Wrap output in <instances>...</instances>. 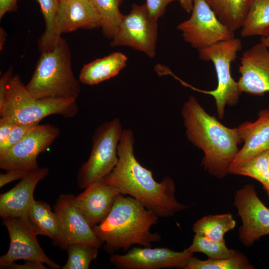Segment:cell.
<instances>
[{
  "instance_id": "obj_11",
  "label": "cell",
  "mask_w": 269,
  "mask_h": 269,
  "mask_svg": "<svg viewBox=\"0 0 269 269\" xmlns=\"http://www.w3.org/2000/svg\"><path fill=\"white\" fill-rule=\"evenodd\" d=\"M59 134V129L53 125H37L0 157V168L6 171H31L39 168L38 156L52 144Z\"/></svg>"
},
{
  "instance_id": "obj_18",
  "label": "cell",
  "mask_w": 269,
  "mask_h": 269,
  "mask_svg": "<svg viewBox=\"0 0 269 269\" xmlns=\"http://www.w3.org/2000/svg\"><path fill=\"white\" fill-rule=\"evenodd\" d=\"M48 173L49 169L46 167L31 170L12 189L1 194L0 216L2 218L27 216L35 200L33 193L35 187Z\"/></svg>"
},
{
  "instance_id": "obj_41",
  "label": "cell",
  "mask_w": 269,
  "mask_h": 269,
  "mask_svg": "<svg viewBox=\"0 0 269 269\" xmlns=\"http://www.w3.org/2000/svg\"><path fill=\"white\" fill-rule=\"evenodd\" d=\"M263 188L265 189H267V188H269V178L268 179L267 184L266 185H265L264 186H263Z\"/></svg>"
},
{
  "instance_id": "obj_29",
  "label": "cell",
  "mask_w": 269,
  "mask_h": 269,
  "mask_svg": "<svg viewBox=\"0 0 269 269\" xmlns=\"http://www.w3.org/2000/svg\"><path fill=\"white\" fill-rule=\"evenodd\" d=\"M188 252L202 253L208 259H225L235 256L238 251L228 249L225 242H218L195 234L191 245L185 249Z\"/></svg>"
},
{
  "instance_id": "obj_12",
  "label": "cell",
  "mask_w": 269,
  "mask_h": 269,
  "mask_svg": "<svg viewBox=\"0 0 269 269\" xmlns=\"http://www.w3.org/2000/svg\"><path fill=\"white\" fill-rule=\"evenodd\" d=\"M234 204L242 221L239 237L244 246L250 247L269 235V208L258 197L254 185L247 184L238 190Z\"/></svg>"
},
{
  "instance_id": "obj_20",
  "label": "cell",
  "mask_w": 269,
  "mask_h": 269,
  "mask_svg": "<svg viewBox=\"0 0 269 269\" xmlns=\"http://www.w3.org/2000/svg\"><path fill=\"white\" fill-rule=\"evenodd\" d=\"M128 58L121 52H114L83 66L79 80L88 85L98 84L117 76L124 68Z\"/></svg>"
},
{
  "instance_id": "obj_35",
  "label": "cell",
  "mask_w": 269,
  "mask_h": 269,
  "mask_svg": "<svg viewBox=\"0 0 269 269\" xmlns=\"http://www.w3.org/2000/svg\"><path fill=\"white\" fill-rule=\"evenodd\" d=\"M12 77V67L5 72L0 79V105L2 104L5 96L7 86Z\"/></svg>"
},
{
  "instance_id": "obj_32",
  "label": "cell",
  "mask_w": 269,
  "mask_h": 269,
  "mask_svg": "<svg viewBox=\"0 0 269 269\" xmlns=\"http://www.w3.org/2000/svg\"><path fill=\"white\" fill-rule=\"evenodd\" d=\"M174 0H146L145 3L152 19L157 22L164 14L167 5Z\"/></svg>"
},
{
  "instance_id": "obj_15",
  "label": "cell",
  "mask_w": 269,
  "mask_h": 269,
  "mask_svg": "<svg viewBox=\"0 0 269 269\" xmlns=\"http://www.w3.org/2000/svg\"><path fill=\"white\" fill-rule=\"evenodd\" d=\"M238 71L241 93L263 96L269 92V49L260 42L245 51Z\"/></svg>"
},
{
  "instance_id": "obj_5",
  "label": "cell",
  "mask_w": 269,
  "mask_h": 269,
  "mask_svg": "<svg viewBox=\"0 0 269 269\" xmlns=\"http://www.w3.org/2000/svg\"><path fill=\"white\" fill-rule=\"evenodd\" d=\"M78 112L76 100L37 99L29 94L18 75L12 76L0 105V117L16 125L39 124L45 117L58 115L66 118Z\"/></svg>"
},
{
  "instance_id": "obj_40",
  "label": "cell",
  "mask_w": 269,
  "mask_h": 269,
  "mask_svg": "<svg viewBox=\"0 0 269 269\" xmlns=\"http://www.w3.org/2000/svg\"><path fill=\"white\" fill-rule=\"evenodd\" d=\"M0 35H2V37L0 36V40L2 39L1 41H0V49H1V47H2L3 46V43H4V41L3 40V39H4L5 40V38L6 37V36H4L5 35V33L4 31V30L0 28Z\"/></svg>"
},
{
  "instance_id": "obj_19",
  "label": "cell",
  "mask_w": 269,
  "mask_h": 269,
  "mask_svg": "<svg viewBox=\"0 0 269 269\" xmlns=\"http://www.w3.org/2000/svg\"><path fill=\"white\" fill-rule=\"evenodd\" d=\"M57 26L61 35L80 28L99 27L100 21L90 0H66L60 2Z\"/></svg>"
},
{
  "instance_id": "obj_8",
  "label": "cell",
  "mask_w": 269,
  "mask_h": 269,
  "mask_svg": "<svg viewBox=\"0 0 269 269\" xmlns=\"http://www.w3.org/2000/svg\"><path fill=\"white\" fill-rule=\"evenodd\" d=\"M2 219L1 223L7 230L10 243L7 253L0 257V269L7 268L18 260L46 264L52 269L61 268L42 249L36 238L39 233L27 216Z\"/></svg>"
},
{
  "instance_id": "obj_23",
  "label": "cell",
  "mask_w": 269,
  "mask_h": 269,
  "mask_svg": "<svg viewBox=\"0 0 269 269\" xmlns=\"http://www.w3.org/2000/svg\"><path fill=\"white\" fill-rule=\"evenodd\" d=\"M241 35H269V0H250Z\"/></svg>"
},
{
  "instance_id": "obj_7",
  "label": "cell",
  "mask_w": 269,
  "mask_h": 269,
  "mask_svg": "<svg viewBox=\"0 0 269 269\" xmlns=\"http://www.w3.org/2000/svg\"><path fill=\"white\" fill-rule=\"evenodd\" d=\"M242 47L240 39L234 38L221 41L208 47L198 50L200 58L206 61H211L216 72L218 85L215 90L204 91L189 87L198 91L212 95L215 101L219 119L224 117L226 105L234 106L239 102L241 93L236 82L231 76L230 66L237 58V52Z\"/></svg>"
},
{
  "instance_id": "obj_42",
  "label": "cell",
  "mask_w": 269,
  "mask_h": 269,
  "mask_svg": "<svg viewBox=\"0 0 269 269\" xmlns=\"http://www.w3.org/2000/svg\"><path fill=\"white\" fill-rule=\"evenodd\" d=\"M267 160H268V166L269 168V149L268 150V152H267Z\"/></svg>"
},
{
  "instance_id": "obj_26",
  "label": "cell",
  "mask_w": 269,
  "mask_h": 269,
  "mask_svg": "<svg viewBox=\"0 0 269 269\" xmlns=\"http://www.w3.org/2000/svg\"><path fill=\"white\" fill-rule=\"evenodd\" d=\"M99 18L100 27L106 37L112 39L124 15L119 6L123 0H90Z\"/></svg>"
},
{
  "instance_id": "obj_4",
  "label": "cell",
  "mask_w": 269,
  "mask_h": 269,
  "mask_svg": "<svg viewBox=\"0 0 269 269\" xmlns=\"http://www.w3.org/2000/svg\"><path fill=\"white\" fill-rule=\"evenodd\" d=\"M25 86L37 99H77L81 92L79 80L73 73L70 51L65 39L61 37L52 50L42 52Z\"/></svg>"
},
{
  "instance_id": "obj_16",
  "label": "cell",
  "mask_w": 269,
  "mask_h": 269,
  "mask_svg": "<svg viewBox=\"0 0 269 269\" xmlns=\"http://www.w3.org/2000/svg\"><path fill=\"white\" fill-rule=\"evenodd\" d=\"M119 191L104 178L90 185L77 196L73 202L91 227L101 223L110 213Z\"/></svg>"
},
{
  "instance_id": "obj_3",
  "label": "cell",
  "mask_w": 269,
  "mask_h": 269,
  "mask_svg": "<svg viewBox=\"0 0 269 269\" xmlns=\"http://www.w3.org/2000/svg\"><path fill=\"white\" fill-rule=\"evenodd\" d=\"M157 219L158 216L140 201L120 194L107 217L92 229L105 244L106 252L113 254L135 244L151 247L152 242L160 241V235L150 231Z\"/></svg>"
},
{
  "instance_id": "obj_28",
  "label": "cell",
  "mask_w": 269,
  "mask_h": 269,
  "mask_svg": "<svg viewBox=\"0 0 269 269\" xmlns=\"http://www.w3.org/2000/svg\"><path fill=\"white\" fill-rule=\"evenodd\" d=\"M98 248L94 246L75 243L68 245V260L62 269H88L91 263L98 255Z\"/></svg>"
},
{
  "instance_id": "obj_43",
  "label": "cell",
  "mask_w": 269,
  "mask_h": 269,
  "mask_svg": "<svg viewBox=\"0 0 269 269\" xmlns=\"http://www.w3.org/2000/svg\"><path fill=\"white\" fill-rule=\"evenodd\" d=\"M265 190L266 191V192L269 197V188L266 189Z\"/></svg>"
},
{
  "instance_id": "obj_25",
  "label": "cell",
  "mask_w": 269,
  "mask_h": 269,
  "mask_svg": "<svg viewBox=\"0 0 269 269\" xmlns=\"http://www.w3.org/2000/svg\"><path fill=\"white\" fill-rule=\"evenodd\" d=\"M45 20V31L38 41L42 52L52 50L61 39L57 30V18L60 5L59 0H37Z\"/></svg>"
},
{
  "instance_id": "obj_44",
  "label": "cell",
  "mask_w": 269,
  "mask_h": 269,
  "mask_svg": "<svg viewBox=\"0 0 269 269\" xmlns=\"http://www.w3.org/2000/svg\"><path fill=\"white\" fill-rule=\"evenodd\" d=\"M60 0V2H61V1L66 0Z\"/></svg>"
},
{
  "instance_id": "obj_37",
  "label": "cell",
  "mask_w": 269,
  "mask_h": 269,
  "mask_svg": "<svg viewBox=\"0 0 269 269\" xmlns=\"http://www.w3.org/2000/svg\"><path fill=\"white\" fill-rule=\"evenodd\" d=\"M25 262L23 265H17L16 264H11L7 268L16 269H45L46 268L42 263L32 261H25Z\"/></svg>"
},
{
  "instance_id": "obj_30",
  "label": "cell",
  "mask_w": 269,
  "mask_h": 269,
  "mask_svg": "<svg viewBox=\"0 0 269 269\" xmlns=\"http://www.w3.org/2000/svg\"><path fill=\"white\" fill-rule=\"evenodd\" d=\"M268 150L262 152L247 161L236 174L251 177L264 186L269 178V168L267 160Z\"/></svg>"
},
{
  "instance_id": "obj_27",
  "label": "cell",
  "mask_w": 269,
  "mask_h": 269,
  "mask_svg": "<svg viewBox=\"0 0 269 269\" xmlns=\"http://www.w3.org/2000/svg\"><path fill=\"white\" fill-rule=\"evenodd\" d=\"M247 257L237 252L230 258L202 261L191 257L184 269H253Z\"/></svg>"
},
{
  "instance_id": "obj_22",
  "label": "cell",
  "mask_w": 269,
  "mask_h": 269,
  "mask_svg": "<svg viewBox=\"0 0 269 269\" xmlns=\"http://www.w3.org/2000/svg\"><path fill=\"white\" fill-rule=\"evenodd\" d=\"M27 217L35 227L39 235L47 236L58 244L60 238L58 220L48 203L34 200L29 209Z\"/></svg>"
},
{
  "instance_id": "obj_38",
  "label": "cell",
  "mask_w": 269,
  "mask_h": 269,
  "mask_svg": "<svg viewBox=\"0 0 269 269\" xmlns=\"http://www.w3.org/2000/svg\"><path fill=\"white\" fill-rule=\"evenodd\" d=\"M183 9L187 12L192 11L193 0H178Z\"/></svg>"
},
{
  "instance_id": "obj_31",
  "label": "cell",
  "mask_w": 269,
  "mask_h": 269,
  "mask_svg": "<svg viewBox=\"0 0 269 269\" xmlns=\"http://www.w3.org/2000/svg\"><path fill=\"white\" fill-rule=\"evenodd\" d=\"M39 124L15 125L7 138L0 143V157L2 156L11 147L19 142L34 127Z\"/></svg>"
},
{
  "instance_id": "obj_34",
  "label": "cell",
  "mask_w": 269,
  "mask_h": 269,
  "mask_svg": "<svg viewBox=\"0 0 269 269\" xmlns=\"http://www.w3.org/2000/svg\"><path fill=\"white\" fill-rule=\"evenodd\" d=\"M16 124L2 117L0 119V143L5 140Z\"/></svg>"
},
{
  "instance_id": "obj_33",
  "label": "cell",
  "mask_w": 269,
  "mask_h": 269,
  "mask_svg": "<svg viewBox=\"0 0 269 269\" xmlns=\"http://www.w3.org/2000/svg\"><path fill=\"white\" fill-rule=\"evenodd\" d=\"M6 171V173L0 174V187L13 181L22 179L30 171L23 169H13Z\"/></svg>"
},
{
  "instance_id": "obj_39",
  "label": "cell",
  "mask_w": 269,
  "mask_h": 269,
  "mask_svg": "<svg viewBox=\"0 0 269 269\" xmlns=\"http://www.w3.org/2000/svg\"><path fill=\"white\" fill-rule=\"evenodd\" d=\"M261 43L269 49V35L267 36H263L261 39Z\"/></svg>"
},
{
  "instance_id": "obj_36",
  "label": "cell",
  "mask_w": 269,
  "mask_h": 269,
  "mask_svg": "<svg viewBox=\"0 0 269 269\" xmlns=\"http://www.w3.org/2000/svg\"><path fill=\"white\" fill-rule=\"evenodd\" d=\"M17 0H0V19L6 12L17 10Z\"/></svg>"
},
{
  "instance_id": "obj_13",
  "label": "cell",
  "mask_w": 269,
  "mask_h": 269,
  "mask_svg": "<svg viewBox=\"0 0 269 269\" xmlns=\"http://www.w3.org/2000/svg\"><path fill=\"white\" fill-rule=\"evenodd\" d=\"M192 256L186 249L176 252L166 247H134L124 255L112 254L110 261L120 269H184Z\"/></svg>"
},
{
  "instance_id": "obj_45",
  "label": "cell",
  "mask_w": 269,
  "mask_h": 269,
  "mask_svg": "<svg viewBox=\"0 0 269 269\" xmlns=\"http://www.w3.org/2000/svg\"></svg>"
},
{
  "instance_id": "obj_14",
  "label": "cell",
  "mask_w": 269,
  "mask_h": 269,
  "mask_svg": "<svg viewBox=\"0 0 269 269\" xmlns=\"http://www.w3.org/2000/svg\"><path fill=\"white\" fill-rule=\"evenodd\" d=\"M73 197L71 194H62L58 197L54 205V212L60 229L57 245L63 249H66L70 244L81 243L100 248L103 244L74 204Z\"/></svg>"
},
{
  "instance_id": "obj_6",
  "label": "cell",
  "mask_w": 269,
  "mask_h": 269,
  "mask_svg": "<svg viewBox=\"0 0 269 269\" xmlns=\"http://www.w3.org/2000/svg\"><path fill=\"white\" fill-rule=\"evenodd\" d=\"M123 130L118 118L104 123L96 129L90 156L78 173L80 188L85 189L113 170L118 161V146Z\"/></svg>"
},
{
  "instance_id": "obj_2",
  "label": "cell",
  "mask_w": 269,
  "mask_h": 269,
  "mask_svg": "<svg viewBox=\"0 0 269 269\" xmlns=\"http://www.w3.org/2000/svg\"><path fill=\"white\" fill-rule=\"evenodd\" d=\"M181 115L187 139L204 152L202 165L210 174L219 178L225 177L242 142L237 128L224 126L192 96L184 103Z\"/></svg>"
},
{
  "instance_id": "obj_10",
  "label": "cell",
  "mask_w": 269,
  "mask_h": 269,
  "mask_svg": "<svg viewBox=\"0 0 269 269\" xmlns=\"http://www.w3.org/2000/svg\"><path fill=\"white\" fill-rule=\"evenodd\" d=\"M157 22L150 17L146 3L133 4L112 38V47L126 46L154 57L157 38Z\"/></svg>"
},
{
  "instance_id": "obj_17",
  "label": "cell",
  "mask_w": 269,
  "mask_h": 269,
  "mask_svg": "<svg viewBox=\"0 0 269 269\" xmlns=\"http://www.w3.org/2000/svg\"><path fill=\"white\" fill-rule=\"evenodd\" d=\"M237 129L244 144L229 167V173L234 174L249 159L269 149V109L261 111L256 121L245 122Z\"/></svg>"
},
{
  "instance_id": "obj_1",
  "label": "cell",
  "mask_w": 269,
  "mask_h": 269,
  "mask_svg": "<svg viewBox=\"0 0 269 269\" xmlns=\"http://www.w3.org/2000/svg\"><path fill=\"white\" fill-rule=\"evenodd\" d=\"M134 138L130 129L123 130L118 146V161L104 179L124 195L142 203L158 217H168L188 206L177 201L175 185L169 177L156 182L150 170L143 167L134 154Z\"/></svg>"
},
{
  "instance_id": "obj_9",
  "label": "cell",
  "mask_w": 269,
  "mask_h": 269,
  "mask_svg": "<svg viewBox=\"0 0 269 269\" xmlns=\"http://www.w3.org/2000/svg\"><path fill=\"white\" fill-rule=\"evenodd\" d=\"M177 29L184 40L198 50L235 38L234 32L219 20L205 0H193L190 17Z\"/></svg>"
},
{
  "instance_id": "obj_24",
  "label": "cell",
  "mask_w": 269,
  "mask_h": 269,
  "mask_svg": "<svg viewBox=\"0 0 269 269\" xmlns=\"http://www.w3.org/2000/svg\"><path fill=\"white\" fill-rule=\"evenodd\" d=\"M230 214L209 215L196 221L193 226L195 234L218 242H225L224 235L236 226Z\"/></svg>"
},
{
  "instance_id": "obj_21",
  "label": "cell",
  "mask_w": 269,
  "mask_h": 269,
  "mask_svg": "<svg viewBox=\"0 0 269 269\" xmlns=\"http://www.w3.org/2000/svg\"><path fill=\"white\" fill-rule=\"evenodd\" d=\"M219 20L235 32L242 27L250 0H205Z\"/></svg>"
}]
</instances>
